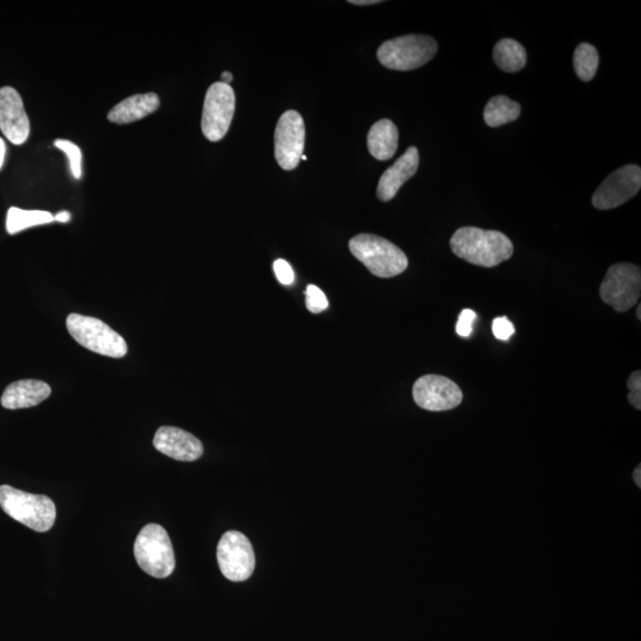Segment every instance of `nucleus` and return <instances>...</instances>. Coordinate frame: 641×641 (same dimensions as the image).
I'll return each mask as SVG.
<instances>
[{
  "mask_svg": "<svg viewBox=\"0 0 641 641\" xmlns=\"http://www.w3.org/2000/svg\"><path fill=\"white\" fill-rule=\"evenodd\" d=\"M450 247L459 258L482 268H494L513 256L512 241L504 233L462 227L450 239Z\"/></svg>",
  "mask_w": 641,
  "mask_h": 641,
  "instance_id": "nucleus-1",
  "label": "nucleus"
},
{
  "mask_svg": "<svg viewBox=\"0 0 641 641\" xmlns=\"http://www.w3.org/2000/svg\"><path fill=\"white\" fill-rule=\"evenodd\" d=\"M352 255L363 263L372 275L392 278L408 269L405 253L391 241L373 234H358L349 240Z\"/></svg>",
  "mask_w": 641,
  "mask_h": 641,
  "instance_id": "nucleus-2",
  "label": "nucleus"
},
{
  "mask_svg": "<svg viewBox=\"0 0 641 641\" xmlns=\"http://www.w3.org/2000/svg\"><path fill=\"white\" fill-rule=\"evenodd\" d=\"M0 507L16 522L36 532H47L55 524L56 507L47 495L19 491L8 485L0 486Z\"/></svg>",
  "mask_w": 641,
  "mask_h": 641,
  "instance_id": "nucleus-3",
  "label": "nucleus"
},
{
  "mask_svg": "<svg viewBox=\"0 0 641 641\" xmlns=\"http://www.w3.org/2000/svg\"><path fill=\"white\" fill-rule=\"evenodd\" d=\"M138 566L156 579H167L174 573L176 560L168 532L158 524L144 526L136 539Z\"/></svg>",
  "mask_w": 641,
  "mask_h": 641,
  "instance_id": "nucleus-4",
  "label": "nucleus"
},
{
  "mask_svg": "<svg viewBox=\"0 0 641 641\" xmlns=\"http://www.w3.org/2000/svg\"><path fill=\"white\" fill-rule=\"evenodd\" d=\"M436 53L437 43L433 37L406 35L383 43L377 56L384 67L408 72L427 65Z\"/></svg>",
  "mask_w": 641,
  "mask_h": 641,
  "instance_id": "nucleus-5",
  "label": "nucleus"
},
{
  "mask_svg": "<svg viewBox=\"0 0 641 641\" xmlns=\"http://www.w3.org/2000/svg\"><path fill=\"white\" fill-rule=\"evenodd\" d=\"M67 329L82 347L105 357L123 358L129 351L123 336L94 317L71 314L67 317Z\"/></svg>",
  "mask_w": 641,
  "mask_h": 641,
  "instance_id": "nucleus-6",
  "label": "nucleus"
},
{
  "mask_svg": "<svg viewBox=\"0 0 641 641\" xmlns=\"http://www.w3.org/2000/svg\"><path fill=\"white\" fill-rule=\"evenodd\" d=\"M641 295L639 266L619 263L608 269L601 283L600 296L615 312L625 313L636 306Z\"/></svg>",
  "mask_w": 641,
  "mask_h": 641,
  "instance_id": "nucleus-7",
  "label": "nucleus"
},
{
  "mask_svg": "<svg viewBox=\"0 0 641 641\" xmlns=\"http://www.w3.org/2000/svg\"><path fill=\"white\" fill-rule=\"evenodd\" d=\"M236 112V94L230 85L215 82L208 88L203 104L201 128L208 141L219 142L231 128Z\"/></svg>",
  "mask_w": 641,
  "mask_h": 641,
  "instance_id": "nucleus-8",
  "label": "nucleus"
},
{
  "mask_svg": "<svg viewBox=\"0 0 641 641\" xmlns=\"http://www.w3.org/2000/svg\"><path fill=\"white\" fill-rule=\"evenodd\" d=\"M217 557L222 575L233 582L249 580L256 568L255 550L239 531H228L221 537Z\"/></svg>",
  "mask_w": 641,
  "mask_h": 641,
  "instance_id": "nucleus-9",
  "label": "nucleus"
},
{
  "mask_svg": "<svg viewBox=\"0 0 641 641\" xmlns=\"http://www.w3.org/2000/svg\"><path fill=\"white\" fill-rule=\"evenodd\" d=\"M306 126L300 113L288 111L278 120L275 132V156L284 170L297 168L303 156Z\"/></svg>",
  "mask_w": 641,
  "mask_h": 641,
  "instance_id": "nucleus-10",
  "label": "nucleus"
},
{
  "mask_svg": "<svg viewBox=\"0 0 641 641\" xmlns=\"http://www.w3.org/2000/svg\"><path fill=\"white\" fill-rule=\"evenodd\" d=\"M641 187V169L636 164L614 171L593 195V206L607 211L624 205L637 195Z\"/></svg>",
  "mask_w": 641,
  "mask_h": 641,
  "instance_id": "nucleus-11",
  "label": "nucleus"
},
{
  "mask_svg": "<svg viewBox=\"0 0 641 641\" xmlns=\"http://www.w3.org/2000/svg\"><path fill=\"white\" fill-rule=\"evenodd\" d=\"M415 403L428 411H448L458 408L463 393L453 380L437 374H427L417 380L412 389Z\"/></svg>",
  "mask_w": 641,
  "mask_h": 641,
  "instance_id": "nucleus-12",
  "label": "nucleus"
},
{
  "mask_svg": "<svg viewBox=\"0 0 641 641\" xmlns=\"http://www.w3.org/2000/svg\"><path fill=\"white\" fill-rule=\"evenodd\" d=\"M0 130L12 144L28 141L30 122L21 95L12 87L0 88Z\"/></svg>",
  "mask_w": 641,
  "mask_h": 641,
  "instance_id": "nucleus-13",
  "label": "nucleus"
},
{
  "mask_svg": "<svg viewBox=\"0 0 641 641\" xmlns=\"http://www.w3.org/2000/svg\"><path fill=\"white\" fill-rule=\"evenodd\" d=\"M154 447L169 458L193 462L203 455V446L199 439L188 431L175 427H161L154 437Z\"/></svg>",
  "mask_w": 641,
  "mask_h": 641,
  "instance_id": "nucleus-14",
  "label": "nucleus"
},
{
  "mask_svg": "<svg viewBox=\"0 0 641 641\" xmlns=\"http://www.w3.org/2000/svg\"><path fill=\"white\" fill-rule=\"evenodd\" d=\"M418 165H420V154L417 148L411 147L380 177L377 189L378 199L387 202L395 198L403 184L417 173Z\"/></svg>",
  "mask_w": 641,
  "mask_h": 641,
  "instance_id": "nucleus-15",
  "label": "nucleus"
},
{
  "mask_svg": "<svg viewBox=\"0 0 641 641\" xmlns=\"http://www.w3.org/2000/svg\"><path fill=\"white\" fill-rule=\"evenodd\" d=\"M52 395V389L42 380L24 379L6 387L2 396L5 409L18 410L34 408Z\"/></svg>",
  "mask_w": 641,
  "mask_h": 641,
  "instance_id": "nucleus-16",
  "label": "nucleus"
},
{
  "mask_svg": "<svg viewBox=\"0 0 641 641\" xmlns=\"http://www.w3.org/2000/svg\"><path fill=\"white\" fill-rule=\"evenodd\" d=\"M161 100L156 93L132 95L113 107L109 118L111 123L125 125L138 122L160 109Z\"/></svg>",
  "mask_w": 641,
  "mask_h": 641,
  "instance_id": "nucleus-17",
  "label": "nucleus"
},
{
  "mask_svg": "<svg viewBox=\"0 0 641 641\" xmlns=\"http://www.w3.org/2000/svg\"><path fill=\"white\" fill-rule=\"evenodd\" d=\"M397 126L389 119L379 120L367 135V147L378 161H387L395 156L398 149Z\"/></svg>",
  "mask_w": 641,
  "mask_h": 641,
  "instance_id": "nucleus-18",
  "label": "nucleus"
},
{
  "mask_svg": "<svg viewBox=\"0 0 641 641\" xmlns=\"http://www.w3.org/2000/svg\"><path fill=\"white\" fill-rule=\"evenodd\" d=\"M493 57L500 69L507 73H517L522 71L528 60L526 50L517 41L511 38H504L494 47Z\"/></svg>",
  "mask_w": 641,
  "mask_h": 641,
  "instance_id": "nucleus-19",
  "label": "nucleus"
},
{
  "mask_svg": "<svg viewBox=\"0 0 641 641\" xmlns=\"http://www.w3.org/2000/svg\"><path fill=\"white\" fill-rule=\"evenodd\" d=\"M520 105L504 95L492 98L485 107V122L491 128H499L501 125L509 124L520 116Z\"/></svg>",
  "mask_w": 641,
  "mask_h": 641,
  "instance_id": "nucleus-20",
  "label": "nucleus"
},
{
  "mask_svg": "<svg viewBox=\"0 0 641 641\" xmlns=\"http://www.w3.org/2000/svg\"><path fill=\"white\" fill-rule=\"evenodd\" d=\"M53 221H55L53 214L49 212L27 211V209L11 207L6 217V231L14 236L30 227L47 225Z\"/></svg>",
  "mask_w": 641,
  "mask_h": 641,
  "instance_id": "nucleus-21",
  "label": "nucleus"
},
{
  "mask_svg": "<svg viewBox=\"0 0 641 641\" xmlns=\"http://www.w3.org/2000/svg\"><path fill=\"white\" fill-rule=\"evenodd\" d=\"M600 56L598 50L592 44L581 43L574 54V67L577 76L582 81H590L594 78L599 68Z\"/></svg>",
  "mask_w": 641,
  "mask_h": 641,
  "instance_id": "nucleus-22",
  "label": "nucleus"
},
{
  "mask_svg": "<svg viewBox=\"0 0 641 641\" xmlns=\"http://www.w3.org/2000/svg\"><path fill=\"white\" fill-rule=\"evenodd\" d=\"M55 147L65 152L75 179L80 180L82 176V152L78 145L66 141V139H57Z\"/></svg>",
  "mask_w": 641,
  "mask_h": 641,
  "instance_id": "nucleus-23",
  "label": "nucleus"
},
{
  "mask_svg": "<svg viewBox=\"0 0 641 641\" xmlns=\"http://www.w3.org/2000/svg\"><path fill=\"white\" fill-rule=\"evenodd\" d=\"M306 306L310 313L319 314L329 306L325 293L316 285H308L306 290Z\"/></svg>",
  "mask_w": 641,
  "mask_h": 641,
  "instance_id": "nucleus-24",
  "label": "nucleus"
},
{
  "mask_svg": "<svg viewBox=\"0 0 641 641\" xmlns=\"http://www.w3.org/2000/svg\"><path fill=\"white\" fill-rule=\"evenodd\" d=\"M492 330L495 338L500 341L510 340L514 333H516V328H514L513 323L507 319L506 316L494 319Z\"/></svg>",
  "mask_w": 641,
  "mask_h": 641,
  "instance_id": "nucleus-25",
  "label": "nucleus"
},
{
  "mask_svg": "<svg viewBox=\"0 0 641 641\" xmlns=\"http://www.w3.org/2000/svg\"><path fill=\"white\" fill-rule=\"evenodd\" d=\"M477 320V314L472 309H463L460 316L458 325H456V333L461 338H469L473 333V323Z\"/></svg>",
  "mask_w": 641,
  "mask_h": 641,
  "instance_id": "nucleus-26",
  "label": "nucleus"
},
{
  "mask_svg": "<svg viewBox=\"0 0 641 641\" xmlns=\"http://www.w3.org/2000/svg\"><path fill=\"white\" fill-rule=\"evenodd\" d=\"M628 402H630L637 410L641 409V372L636 371L631 374L627 382Z\"/></svg>",
  "mask_w": 641,
  "mask_h": 641,
  "instance_id": "nucleus-27",
  "label": "nucleus"
},
{
  "mask_svg": "<svg viewBox=\"0 0 641 641\" xmlns=\"http://www.w3.org/2000/svg\"><path fill=\"white\" fill-rule=\"evenodd\" d=\"M274 271L279 283H282L283 285H290L294 283V270L291 268L287 260L277 259L274 263Z\"/></svg>",
  "mask_w": 641,
  "mask_h": 641,
  "instance_id": "nucleus-28",
  "label": "nucleus"
},
{
  "mask_svg": "<svg viewBox=\"0 0 641 641\" xmlns=\"http://www.w3.org/2000/svg\"><path fill=\"white\" fill-rule=\"evenodd\" d=\"M72 215L71 213L68 212H60L57 213L54 217L55 221L62 222V224H67V222L71 221Z\"/></svg>",
  "mask_w": 641,
  "mask_h": 641,
  "instance_id": "nucleus-29",
  "label": "nucleus"
},
{
  "mask_svg": "<svg viewBox=\"0 0 641 641\" xmlns=\"http://www.w3.org/2000/svg\"><path fill=\"white\" fill-rule=\"evenodd\" d=\"M5 155H6V144L4 142V139L0 137V170H2L3 168Z\"/></svg>",
  "mask_w": 641,
  "mask_h": 641,
  "instance_id": "nucleus-30",
  "label": "nucleus"
},
{
  "mask_svg": "<svg viewBox=\"0 0 641 641\" xmlns=\"http://www.w3.org/2000/svg\"><path fill=\"white\" fill-rule=\"evenodd\" d=\"M353 5H360V6H365V5H374V4H379L382 2H379V0H351L349 2Z\"/></svg>",
  "mask_w": 641,
  "mask_h": 641,
  "instance_id": "nucleus-31",
  "label": "nucleus"
},
{
  "mask_svg": "<svg viewBox=\"0 0 641 641\" xmlns=\"http://www.w3.org/2000/svg\"><path fill=\"white\" fill-rule=\"evenodd\" d=\"M233 80V75L230 72H224L221 74L222 84L230 85V82Z\"/></svg>",
  "mask_w": 641,
  "mask_h": 641,
  "instance_id": "nucleus-32",
  "label": "nucleus"
},
{
  "mask_svg": "<svg viewBox=\"0 0 641 641\" xmlns=\"http://www.w3.org/2000/svg\"><path fill=\"white\" fill-rule=\"evenodd\" d=\"M640 469H641V467H640V465H639V466L636 468V471H634V473H633V479H634V482H636V484H637V486H638L639 488L641 487V480H640L641 472H640Z\"/></svg>",
  "mask_w": 641,
  "mask_h": 641,
  "instance_id": "nucleus-33",
  "label": "nucleus"
},
{
  "mask_svg": "<svg viewBox=\"0 0 641 641\" xmlns=\"http://www.w3.org/2000/svg\"><path fill=\"white\" fill-rule=\"evenodd\" d=\"M636 315L638 317V320H641V306H640V304H638V309H637Z\"/></svg>",
  "mask_w": 641,
  "mask_h": 641,
  "instance_id": "nucleus-34",
  "label": "nucleus"
},
{
  "mask_svg": "<svg viewBox=\"0 0 641 641\" xmlns=\"http://www.w3.org/2000/svg\"><path fill=\"white\" fill-rule=\"evenodd\" d=\"M301 160H303V161H307V156H304V155H303V156H302V158H301Z\"/></svg>",
  "mask_w": 641,
  "mask_h": 641,
  "instance_id": "nucleus-35",
  "label": "nucleus"
}]
</instances>
